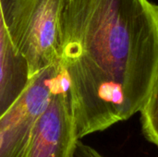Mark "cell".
Wrapping results in <instances>:
<instances>
[{
  "mask_svg": "<svg viewBox=\"0 0 158 157\" xmlns=\"http://www.w3.org/2000/svg\"><path fill=\"white\" fill-rule=\"evenodd\" d=\"M56 69L77 137L128 120L158 72V19L149 0H65Z\"/></svg>",
  "mask_w": 158,
  "mask_h": 157,
  "instance_id": "obj_1",
  "label": "cell"
},
{
  "mask_svg": "<svg viewBox=\"0 0 158 157\" xmlns=\"http://www.w3.org/2000/svg\"><path fill=\"white\" fill-rule=\"evenodd\" d=\"M65 0H1L11 43L25 59L29 80L58 61Z\"/></svg>",
  "mask_w": 158,
  "mask_h": 157,
  "instance_id": "obj_2",
  "label": "cell"
},
{
  "mask_svg": "<svg viewBox=\"0 0 158 157\" xmlns=\"http://www.w3.org/2000/svg\"><path fill=\"white\" fill-rule=\"evenodd\" d=\"M55 72L56 66H51L31 78L19 97L0 117V157H22L53 93Z\"/></svg>",
  "mask_w": 158,
  "mask_h": 157,
  "instance_id": "obj_3",
  "label": "cell"
},
{
  "mask_svg": "<svg viewBox=\"0 0 158 157\" xmlns=\"http://www.w3.org/2000/svg\"><path fill=\"white\" fill-rule=\"evenodd\" d=\"M78 141L68 94L56 68L53 93L22 157H74Z\"/></svg>",
  "mask_w": 158,
  "mask_h": 157,
  "instance_id": "obj_4",
  "label": "cell"
},
{
  "mask_svg": "<svg viewBox=\"0 0 158 157\" xmlns=\"http://www.w3.org/2000/svg\"><path fill=\"white\" fill-rule=\"evenodd\" d=\"M28 81L26 61L11 43L3 19L0 0V117L19 97Z\"/></svg>",
  "mask_w": 158,
  "mask_h": 157,
  "instance_id": "obj_5",
  "label": "cell"
},
{
  "mask_svg": "<svg viewBox=\"0 0 158 157\" xmlns=\"http://www.w3.org/2000/svg\"><path fill=\"white\" fill-rule=\"evenodd\" d=\"M140 113L142 132L144 138L158 148V72Z\"/></svg>",
  "mask_w": 158,
  "mask_h": 157,
  "instance_id": "obj_6",
  "label": "cell"
},
{
  "mask_svg": "<svg viewBox=\"0 0 158 157\" xmlns=\"http://www.w3.org/2000/svg\"><path fill=\"white\" fill-rule=\"evenodd\" d=\"M74 157H105L94 148L83 143L81 140L77 142Z\"/></svg>",
  "mask_w": 158,
  "mask_h": 157,
  "instance_id": "obj_7",
  "label": "cell"
},
{
  "mask_svg": "<svg viewBox=\"0 0 158 157\" xmlns=\"http://www.w3.org/2000/svg\"><path fill=\"white\" fill-rule=\"evenodd\" d=\"M156 15H157V19H158V6L156 5Z\"/></svg>",
  "mask_w": 158,
  "mask_h": 157,
  "instance_id": "obj_8",
  "label": "cell"
}]
</instances>
